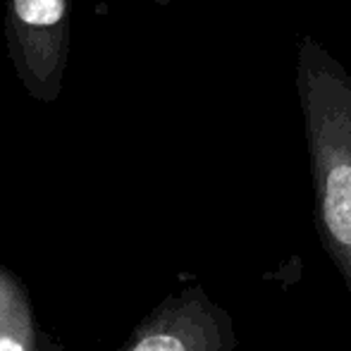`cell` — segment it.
<instances>
[{"label":"cell","instance_id":"obj_1","mask_svg":"<svg viewBox=\"0 0 351 351\" xmlns=\"http://www.w3.org/2000/svg\"><path fill=\"white\" fill-rule=\"evenodd\" d=\"M296 91L311 158L315 227L351 294V77L313 36L299 43Z\"/></svg>","mask_w":351,"mask_h":351},{"label":"cell","instance_id":"obj_2","mask_svg":"<svg viewBox=\"0 0 351 351\" xmlns=\"http://www.w3.org/2000/svg\"><path fill=\"white\" fill-rule=\"evenodd\" d=\"M72 41V0H5V43L24 91L56 103Z\"/></svg>","mask_w":351,"mask_h":351},{"label":"cell","instance_id":"obj_3","mask_svg":"<svg viewBox=\"0 0 351 351\" xmlns=\"http://www.w3.org/2000/svg\"><path fill=\"white\" fill-rule=\"evenodd\" d=\"M0 351H24L22 344L12 337H0Z\"/></svg>","mask_w":351,"mask_h":351},{"label":"cell","instance_id":"obj_4","mask_svg":"<svg viewBox=\"0 0 351 351\" xmlns=\"http://www.w3.org/2000/svg\"><path fill=\"white\" fill-rule=\"evenodd\" d=\"M153 3H158V5H160V8H165V5H170L172 0H153Z\"/></svg>","mask_w":351,"mask_h":351}]
</instances>
